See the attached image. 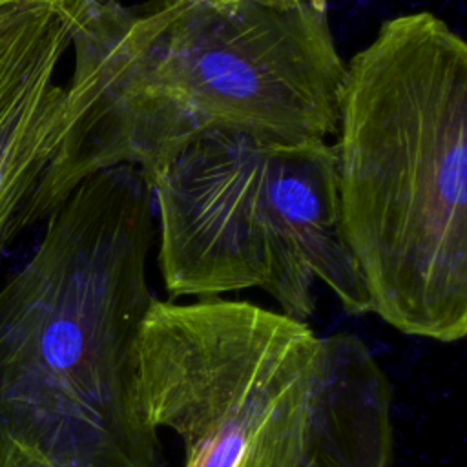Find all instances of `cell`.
<instances>
[{
  "instance_id": "obj_3",
  "label": "cell",
  "mask_w": 467,
  "mask_h": 467,
  "mask_svg": "<svg viewBox=\"0 0 467 467\" xmlns=\"http://www.w3.org/2000/svg\"><path fill=\"white\" fill-rule=\"evenodd\" d=\"M337 188L370 312L405 336L467 334V44L416 11L385 20L339 99Z\"/></svg>"
},
{
  "instance_id": "obj_7",
  "label": "cell",
  "mask_w": 467,
  "mask_h": 467,
  "mask_svg": "<svg viewBox=\"0 0 467 467\" xmlns=\"http://www.w3.org/2000/svg\"><path fill=\"white\" fill-rule=\"evenodd\" d=\"M67 133L66 82L35 97L0 133V259L40 223V192Z\"/></svg>"
},
{
  "instance_id": "obj_4",
  "label": "cell",
  "mask_w": 467,
  "mask_h": 467,
  "mask_svg": "<svg viewBox=\"0 0 467 467\" xmlns=\"http://www.w3.org/2000/svg\"><path fill=\"white\" fill-rule=\"evenodd\" d=\"M139 394L182 467H389L392 389L352 334L319 336L255 303L153 299Z\"/></svg>"
},
{
  "instance_id": "obj_6",
  "label": "cell",
  "mask_w": 467,
  "mask_h": 467,
  "mask_svg": "<svg viewBox=\"0 0 467 467\" xmlns=\"http://www.w3.org/2000/svg\"><path fill=\"white\" fill-rule=\"evenodd\" d=\"M89 0H0V133L57 82Z\"/></svg>"
},
{
  "instance_id": "obj_9",
  "label": "cell",
  "mask_w": 467,
  "mask_h": 467,
  "mask_svg": "<svg viewBox=\"0 0 467 467\" xmlns=\"http://www.w3.org/2000/svg\"><path fill=\"white\" fill-rule=\"evenodd\" d=\"M252 2H263V4H296V0H252Z\"/></svg>"
},
{
  "instance_id": "obj_8",
  "label": "cell",
  "mask_w": 467,
  "mask_h": 467,
  "mask_svg": "<svg viewBox=\"0 0 467 467\" xmlns=\"http://www.w3.org/2000/svg\"><path fill=\"white\" fill-rule=\"evenodd\" d=\"M327 2L328 0H296V4H306V5H312L317 11H325L327 9Z\"/></svg>"
},
{
  "instance_id": "obj_1",
  "label": "cell",
  "mask_w": 467,
  "mask_h": 467,
  "mask_svg": "<svg viewBox=\"0 0 467 467\" xmlns=\"http://www.w3.org/2000/svg\"><path fill=\"white\" fill-rule=\"evenodd\" d=\"M67 133L42 190L49 215L89 173L144 175L212 130L336 137L347 73L327 13L252 0H89L71 40Z\"/></svg>"
},
{
  "instance_id": "obj_2",
  "label": "cell",
  "mask_w": 467,
  "mask_h": 467,
  "mask_svg": "<svg viewBox=\"0 0 467 467\" xmlns=\"http://www.w3.org/2000/svg\"><path fill=\"white\" fill-rule=\"evenodd\" d=\"M155 232L146 175L99 170L0 286V467H161L137 356Z\"/></svg>"
},
{
  "instance_id": "obj_5",
  "label": "cell",
  "mask_w": 467,
  "mask_h": 467,
  "mask_svg": "<svg viewBox=\"0 0 467 467\" xmlns=\"http://www.w3.org/2000/svg\"><path fill=\"white\" fill-rule=\"evenodd\" d=\"M146 179L171 301L259 288L308 323L321 283L348 314H370L341 221L334 144L212 130Z\"/></svg>"
}]
</instances>
